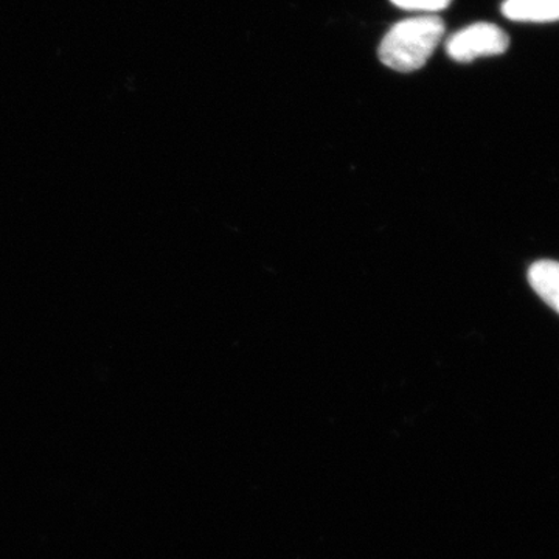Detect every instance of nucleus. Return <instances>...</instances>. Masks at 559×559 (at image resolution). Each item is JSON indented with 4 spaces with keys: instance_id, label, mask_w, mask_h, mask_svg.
<instances>
[{
    "instance_id": "nucleus-1",
    "label": "nucleus",
    "mask_w": 559,
    "mask_h": 559,
    "mask_svg": "<svg viewBox=\"0 0 559 559\" xmlns=\"http://www.w3.org/2000/svg\"><path fill=\"white\" fill-rule=\"evenodd\" d=\"M444 36V22L437 16L411 17L390 28L382 39L380 60L396 72L421 69Z\"/></svg>"
},
{
    "instance_id": "nucleus-5",
    "label": "nucleus",
    "mask_w": 559,
    "mask_h": 559,
    "mask_svg": "<svg viewBox=\"0 0 559 559\" xmlns=\"http://www.w3.org/2000/svg\"><path fill=\"white\" fill-rule=\"evenodd\" d=\"M393 5L407 11H421V13H437L448 9L452 0H390Z\"/></svg>"
},
{
    "instance_id": "nucleus-4",
    "label": "nucleus",
    "mask_w": 559,
    "mask_h": 559,
    "mask_svg": "<svg viewBox=\"0 0 559 559\" xmlns=\"http://www.w3.org/2000/svg\"><path fill=\"white\" fill-rule=\"evenodd\" d=\"M528 283L540 299L559 314V263L540 260L528 270Z\"/></svg>"
},
{
    "instance_id": "nucleus-2",
    "label": "nucleus",
    "mask_w": 559,
    "mask_h": 559,
    "mask_svg": "<svg viewBox=\"0 0 559 559\" xmlns=\"http://www.w3.org/2000/svg\"><path fill=\"white\" fill-rule=\"evenodd\" d=\"M509 35L495 24H474L455 33L447 44L451 60L469 62L481 57H496L509 49Z\"/></svg>"
},
{
    "instance_id": "nucleus-3",
    "label": "nucleus",
    "mask_w": 559,
    "mask_h": 559,
    "mask_svg": "<svg viewBox=\"0 0 559 559\" xmlns=\"http://www.w3.org/2000/svg\"><path fill=\"white\" fill-rule=\"evenodd\" d=\"M502 13L518 22L559 21V0H506Z\"/></svg>"
}]
</instances>
